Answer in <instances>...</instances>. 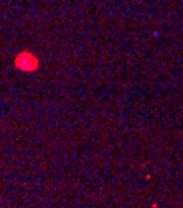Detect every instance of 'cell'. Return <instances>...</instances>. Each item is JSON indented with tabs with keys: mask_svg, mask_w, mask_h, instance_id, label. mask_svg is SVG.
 Returning <instances> with one entry per match:
<instances>
[{
	"mask_svg": "<svg viewBox=\"0 0 183 208\" xmlns=\"http://www.w3.org/2000/svg\"><path fill=\"white\" fill-rule=\"evenodd\" d=\"M15 68L25 73H35L40 66V61L36 58V55L30 53V51H22L15 56Z\"/></svg>",
	"mask_w": 183,
	"mask_h": 208,
	"instance_id": "obj_1",
	"label": "cell"
}]
</instances>
